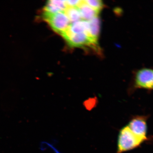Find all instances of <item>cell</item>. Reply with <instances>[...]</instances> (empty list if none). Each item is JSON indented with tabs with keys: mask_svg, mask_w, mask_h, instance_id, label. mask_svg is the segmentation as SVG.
<instances>
[{
	"mask_svg": "<svg viewBox=\"0 0 153 153\" xmlns=\"http://www.w3.org/2000/svg\"><path fill=\"white\" fill-rule=\"evenodd\" d=\"M145 141L137 136L127 126L122 128L117 139V150L115 153H123L139 147Z\"/></svg>",
	"mask_w": 153,
	"mask_h": 153,
	"instance_id": "1",
	"label": "cell"
},
{
	"mask_svg": "<svg viewBox=\"0 0 153 153\" xmlns=\"http://www.w3.org/2000/svg\"><path fill=\"white\" fill-rule=\"evenodd\" d=\"M43 18L52 30L60 35L68 30L71 24L64 12L54 14L44 13Z\"/></svg>",
	"mask_w": 153,
	"mask_h": 153,
	"instance_id": "2",
	"label": "cell"
},
{
	"mask_svg": "<svg viewBox=\"0 0 153 153\" xmlns=\"http://www.w3.org/2000/svg\"><path fill=\"white\" fill-rule=\"evenodd\" d=\"M134 85L135 88L153 90V68L138 70L135 74Z\"/></svg>",
	"mask_w": 153,
	"mask_h": 153,
	"instance_id": "3",
	"label": "cell"
},
{
	"mask_svg": "<svg viewBox=\"0 0 153 153\" xmlns=\"http://www.w3.org/2000/svg\"><path fill=\"white\" fill-rule=\"evenodd\" d=\"M61 36L71 47L79 48L90 46L96 47L97 44L92 41L85 33L73 34L67 30Z\"/></svg>",
	"mask_w": 153,
	"mask_h": 153,
	"instance_id": "4",
	"label": "cell"
},
{
	"mask_svg": "<svg viewBox=\"0 0 153 153\" xmlns=\"http://www.w3.org/2000/svg\"><path fill=\"white\" fill-rule=\"evenodd\" d=\"M147 120L146 116H135L132 118L127 125L135 135L145 142L148 140Z\"/></svg>",
	"mask_w": 153,
	"mask_h": 153,
	"instance_id": "5",
	"label": "cell"
},
{
	"mask_svg": "<svg viewBox=\"0 0 153 153\" xmlns=\"http://www.w3.org/2000/svg\"><path fill=\"white\" fill-rule=\"evenodd\" d=\"M67 8L65 1L50 0L44 7V13L54 14L64 12Z\"/></svg>",
	"mask_w": 153,
	"mask_h": 153,
	"instance_id": "6",
	"label": "cell"
},
{
	"mask_svg": "<svg viewBox=\"0 0 153 153\" xmlns=\"http://www.w3.org/2000/svg\"><path fill=\"white\" fill-rule=\"evenodd\" d=\"M77 8L79 10L81 19L84 21H89L98 16L99 13L87 5L83 1H82L81 4Z\"/></svg>",
	"mask_w": 153,
	"mask_h": 153,
	"instance_id": "7",
	"label": "cell"
},
{
	"mask_svg": "<svg viewBox=\"0 0 153 153\" xmlns=\"http://www.w3.org/2000/svg\"><path fill=\"white\" fill-rule=\"evenodd\" d=\"M88 36L92 41L97 44L100 29V21L97 16L88 21Z\"/></svg>",
	"mask_w": 153,
	"mask_h": 153,
	"instance_id": "8",
	"label": "cell"
},
{
	"mask_svg": "<svg viewBox=\"0 0 153 153\" xmlns=\"http://www.w3.org/2000/svg\"><path fill=\"white\" fill-rule=\"evenodd\" d=\"M70 33L73 34L85 33L88 35V21L81 20L71 23L68 30Z\"/></svg>",
	"mask_w": 153,
	"mask_h": 153,
	"instance_id": "9",
	"label": "cell"
},
{
	"mask_svg": "<svg viewBox=\"0 0 153 153\" xmlns=\"http://www.w3.org/2000/svg\"><path fill=\"white\" fill-rule=\"evenodd\" d=\"M71 23L82 20L79 10L77 8L67 7L64 11Z\"/></svg>",
	"mask_w": 153,
	"mask_h": 153,
	"instance_id": "10",
	"label": "cell"
},
{
	"mask_svg": "<svg viewBox=\"0 0 153 153\" xmlns=\"http://www.w3.org/2000/svg\"><path fill=\"white\" fill-rule=\"evenodd\" d=\"M83 1L87 5L98 13H100L103 7V4L100 0H86Z\"/></svg>",
	"mask_w": 153,
	"mask_h": 153,
	"instance_id": "11",
	"label": "cell"
},
{
	"mask_svg": "<svg viewBox=\"0 0 153 153\" xmlns=\"http://www.w3.org/2000/svg\"><path fill=\"white\" fill-rule=\"evenodd\" d=\"M82 1L74 0V1H65V3L67 7L77 8L81 4Z\"/></svg>",
	"mask_w": 153,
	"mask_h": 153,
	"instance_id": "12",
	"label": "cell"
}]
</instances>
